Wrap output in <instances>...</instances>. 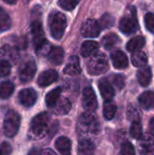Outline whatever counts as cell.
<instances>
[{
    "label": "cell",
    "mask_w": 154,
    "mask_h": 155,
    "mask_svg": "<svg viewBox=\"0 0 154 155\" xmlns=\"http://www.w3.org/2000/svg\"><path fill=\"white\" fill-rule=\"evenodd\" d=\"M135 151L133 146V144L129 142H125L122 144L121 148V154H134Z\"/></svg>",
    "instance_id": "37"
},
{
    "label": "cell",
    "mask_w": 154,
    "mask_h": 155,
    "mask_svg": "<svg viewBox=\"0 0 154 155\" xmlns=\"http://www.w3.org/2000/svg\"><path fill=\"white\" fill-rule=\"evenodd\" d=\"M50 63L55 65H59L63 63L64 57V52L60 46H54L51 48L49 54H47Z\"/></svg>",
    "instance_id": "18"
},
{
    "label": "cell",
    "mask_w": 154,
    "mask_h": 155,
    "mask_svg": "<svg viewBox=\"0 0 154 155\" xmlns=\"http://www.w3.org/2000/svg\"><path fill=\"white\" fill-rule=\"evenodd\" d=\"M130 134L133 138L137 139V140H139L143 137V127L139 121L133 122L131 130H130Z\"/></svg>",
    "instance_id": "32"
},
{
    "label": "cell",
    "mask_w": 154,
    "mask_h": 155,
    "mask_svg": "<svg viewBox=\"0 0 154 155\" xmlns=\"http://www.w3.org/2000/svg\"><path fill=\"white\" fill-rule=\"evenodd\" d=\"M109 69V63L106 55L96 53L89 57L87 62V71L91 75H99L106 73Z\"/></svg>",
    "instance_id": "2"
},
{
    "label": "cell",
    "mask_w": 154,
    "mask_h": 155,
    "mask_svg": "<svg viewBox=\"0 0 154 155\" xmlns=\"http://www.w3.org/2000/svg\"><path fill=\"white\" fill-rule=\"evenodd\" d=\"M111 58H112L113 64L116 69H125V68H127V66L129 64L128 58H127L126 54L121 50L114 51L112 54Z\"/></svg>",
    "instance_id": "14"
},
{
    "label": "cell",
    "mask_w": 154,
    "mask_h": 155,
    "mask_svg": "<svg viewBox=\"0 0 154 155\" xmlns=\"http://www.w3.org/2000/svg\"><path fill=\"white\" fill-rule=\"evenodd\" d=\"M50 114L46 112L41 113L34 116L30 124L29 136L33 139L43 138L48 131Z\"/></svg>",
    "instance_id": "1"
},
{
    "label": "cell",
    "mask_w": 154,
    "mask_h": 155,
    "mask_svg": "<svg viewBox=\"0 0 154 155\" xmlns=\"http://www.w3.org/2000/svg\"><path fill=\"white\" fill-rule=\"evenodd\" d=\"M101 29L99 22L93 19H87L81 27V33L84 37L94 38L99 35Z\"/></svg>",
    "instance_id": "9"
},
{
    "label": "cell",
    "mask_w": 154,
    "mask_h": 155,
    "mask_svg": "<svg viewBox=\"0 0 154 155\" xmlns=\"http://www.w3.org/2000/svg\"><path fill=\"white\" fill-rule=\"evenodd\" d=\"M21 123L20 115L14 110H9L4 119L3 130L6 137L12 138L16 135L19 131Z\"/></svg>",
    "instance_id": "4"
},
{
    "label": "cell",
    "mask_w": 154,
    "mask_h": 155,
    "mask_svg": "<svg viewBox=\"0 0 154 155\" xmlns=\"http://www.w3.org/2000/svg\"><path fill=\"white\" fill-rule=\"evenodd\" d=\"M139 103L143 109L151 110L154 108V93L147 91L142 94L139 97Z\"/></svg>",
    "instance_id": "21"
},
{
    "label": "cell",
    "mask_w": 154,
    "mask_h": 155,
    "mask_svg": "<svg viewBox=\"0 0 154 155\" xmlns=\"http://www.w3.org/2000/svg\"><path fill=\"white\" fill-rule=\"evenodd\" d=\"M142 150L144 153H154V137L146 136L142 140Z\"/></svg>",
    "instance_id": "31"
},
{
    "label": "cell",
    "mask_w": 154,
    "mask_h": 155,
    "mask_svg": "<svg viewBox=\"0 0 154 155\" xmlns=\"http://www.w3.org/2000/svg\"><path fill=\"white\" fill-rule=\"evenodd\" d=\"M11 72V63L6 60L0 59V77L7 76Z\"/></svg>",
    "instance_id": "35"
},
{
    "label": "cell",
    "mask_w": 154,
    "mask_h": 155,
    "mask_svg": "<svg viewBox=\"0 0 154 155\" xmlns=\"http://www.w3.org/2000/svg\"><path fill=\"white\" fill-rule=\"evenodd\" d=\"M99 51V44L93 40H88L83 43L81 47V54L84 57H90Z\"/></svg>",
    "instance_id": "17"
},
{
    "label": "cell",
    "mask_w": 154,
    "mask_h": 155,
    "mask_svg": "<svg viewBox=\"0 0 154 155\" xmlns=\"http://www.w3.org/2000/svg\"><path fill=\"white\" fill-rule=\"evenodd\" d=\"M119 42H120L119 37L114 34H108L105 36H103V38L102 39L103 46L107 50H112L113 47L117 45Z\"/></svg>",
    "instance_id": "28"
},
{
    "label": "cell",
    "mask_w": 154,
    "mask_h": 155,
    "mask_svg": "<svg viewBox=\"0 0 154 155\" xmlns=\"http://www.w3.org/2000/svg\"><path fill=\"white\" fill-rule=\"evenodd\" d=\"M116 113V106L111 101H105L103 105V116L106 120H112Z\"/></svg>",
    "instance_id": "30"
},
{
    "label": "cell",
    "mask_w": 154,
    "mask_h": 155,
    "mask_svg": "<svg viewBox=\"0 0 154 155\" xmlns=\"http://www.w3.org/2000/svg\"><path fill=\"white\" fill-rule=\"evenodd\" d=\"M55 148L61 154H70L72 149V143L69 138L62 136L55 141Z\"/></svg>",
    "instance_id": "20"
},
{
    "label": "cell",
    "mask_w": 154,
    "mask_h": 155,
    "mask_svg": "<svg viewBox=\"0 0 154 155\" xmlns=\"http://www.w3.org/2000/svg\"><path fill=\"white\" fill-rule=\"evenodd\" d=\"M137 78L142 86H148L152 78V73L149 66H143L137 72Z\"/></svg>",
    "instance_id": "19"
},
{
    "label": "cell",
    "mask_w": 154,
    "mask_h": 155,
    "mask_svg": "<svg viewBox=\"0 0 154 155\" xmlns=\"http://www.w3.org/2000/svg\"><path fill=\"white\" fill-rule=\"evenodd\" d=\"M4 2H5L6 4H9V5H14L16 3L17 0H3Z\"/></svg>",
    "instance_id": "42"
},
{
    "label": "cell",
    "mask_w": 154,
    "mask_h": 155,
    "mask_svg": "<svg viewBox=\"0 0 154 155\" xmlns=\"http://www.w3.org/2000/svg\"><path fill=\"white\" fill-rule=\"evenodd\" d=\"M113 23H114V20H113V16L108 14L102 15V17L99 20V25H100L101 28H103V29L112 27Z\"/></svg>",
    "instance_id": "34"
},
{
    "label": "cell",
    "mask_w": 154,
    "mask_h": 155,
    "mask_svg": "<svg viewBox=\"0 0 154 155\" xmlns=\"http://www.w3.org/2000/svg\"><path fill=\"white\" fill-rule=\"evenodd\" d=\"M11 153H12V146L6 142L2 143V144L0 145V155H7L10 154Z\"/></svg>",
    "instance_id": "39"
},
{
    "label": "cell",
    "mask_w": 154,
    "mask_h": 155,
    "mask_svg": "<svg viewBox=\"0 0 154 155\" xmlns=\"http://www.w3.org/2000/svg\"><path fill=\"white\" fill-rule=\"evenodd\" d=\"M61 88L57 87L54 90H52L51 92H49L46 96H45V104L49 108H54L55 107L56 104L58 103L59 99H60V95H61Z\"/></svg>",
    "instance_id": "22"
},
{
    "label": "cell",
    "mask_w": 154,
    "mask_h": 155,
    "mask_svg": "<svg viewBox=\"0 0 154 155\" xmlns=\"http://www.w3.org/2000/svg\"><path fill=\"white\" fill-rule=\"evenodd\" d=\"M67 25L66 17L63 13L54 12L49 17V29L51 35L56 39L60 40L65 31Z\"/></svg>",
    "instance_id": "3"
},
{
    "label": "cell",
    "mask_w": 154,
    "mask_h": 155,
    "mask_svg": "<svg viewBox=\"0 0 154 155\" xmlns=\"http://www.w3.org/2000/svg\"><path fill=\"white\" fill-rule=\"evenodd\" d=\"M145 45V39L143 36H135L132 38L127 43V50L129 52L134 53L136 51H140Z\"/></svg>",
    "instance_id": "23"
},
{
    "label": "cell",
    "mask_w": 154,
    "mask_h": 155,
    "mask_svg": "<svg viewBox=\"0 0 154 155\" xmlns=\"http://www.w3.org/2000/svg\"><path fill=\"white\" fill-rule=\"evenodd\" d=\"M114 84L119 88L122 89L124 86V78L122 74H117L114 77Z\"/></svg>",
    "instance_id": "40"
},
{
    "label": "cell",
    "mask_w": 154,
    "mask_h": 155,
    "mask_svg": "<svg viewBox=\"0 0 154 155\" xmlns=\"http://www.w3.org/2000/svg\"><path fill=\"white\" fill-rule=\"evenodd\" d=\"M127 115H128V118H129L131 121H133V122L140 121V115H139L137 110H136L133 106H132V105H130L129 108H128Z\"/></svg>",
    "instance_id": "38"
},
{
    "label": "cell",
    "mask_w": 154,
    "mask_h": 155,
    "mask_svg": "<svg viewBox=\"0 0 154 155\" xmlns=\"http://www.w3.org/2000/svg\"><path fill=\"white\" fill-rule=\"evenodd\" d=\"M15 85L11 81H5L0 84V98L8 99L14 93Z\"/></svg>",
    "instance_id": "25"
},
{
    "label": "cell",
    "mask_w": 154,
    "mask_h": 155,
    "mask_svg": "<svg viewBox=\"0 0 154 155\" xmlns=\"http://www.w3.org/2000/svg\"><path fill=\"white\" fill-rule=\"evenodd\" d=\"M119 28L125 35H132L137 31L138 21L136 17V12L133 7L122 17L119 23Z\"/></svg>",
    "instance_id": "6"
},
{
    "label": "cell",
    "mask_w": 154,
    "mask_h": 155,
    "mask_svg": "<svg viewBox=\"0 0 154 155\" xmlns=\"http://www.w3.org/2000/svg\"><path fill=\"white\" fill-rule=\"evenodd\" d=\"M12 21L7 12L0 6V33L5 32L11 28Z\"/></svg>",
    "instance_id": "26"
},
{
    "label": "cell",
    "mask_w": 154,
    "mask_h": 155,
    "mask_svg": "<svg viewBox=\"0 0 154 155\" xmlns=\"http://www.w3.org/2000/svg\"><path fill=\"white\" fill-rule=\"evenodd\" d=\"M0 59H4L15 64L19 59V54L15 47L5 45L0 48Z\"/></svg>",
    "instance_id": "12"
},
{
    "label": "cell",
    "mask_w": 154,
    "mask_h": 155,
    "mask_svg": "<svg viewBox=\"0 0 154 155\" xmlns=\"http://www.w3.org/2000/svg\"><path fill=\"white\" fill-rule=\"evenodd\" d=\"M31 32L33 35V40H34V45L35 47L39 46L43 43L46 41L44 37V33L43 29L42 23L39 20H34L31 24Z\"/></svg>",
    "instance_id": "11"
},
{
    "label": "cell",
    "mask_w": 154,
    "mask_h": 155,
    "mask_svg": "<svg viewBox=\"0 0 154 155\" xmlns=\"http://www.w3.org/2000/svg\"><path fill=\"white\" fill-rule=\"evenodd\" d=\"M37 99V94L33 88H25L18 94V100L25 107H32Z\"/></svg>",
    "instance_id": "10"
},
{
    "label": "cell",
    "mask_w": 154,
    "mask_h": 155,
    "mask_svg": "<svg viewBox=\"0 0 154 155\" xmlns=\"http://www.w3.org/2000/svg\"><path fill=\"white\" fill-rule=\"evenodd\" d=\"M64 73L68 75H77L81 73V67L79 64V59L77 56H71L68 60L67 64L64 69Z\"/></svg>",
    "instance_id": "16"
},
{
    "label": "cell",
    "mask_w": 154,
    "mask_h": 155,
    "mask_svg": "<svg viewBox=\"0 0 154 155\" xmlns=\"http://www.w3.org/2000/svg\"><path fill=\"white\" fill-rule=\"evenodd\" d=\"M99 90H100L101 95L103 96V98L105 101L113 100V98L114 96V90H113L112 84H110V82L107 79L103 78V79L100 80V82H99Z\"/></svg>",
    "instance_id": "15"
},
{
    "label": "cell",
    "mask_w": 154,
    "mask_h": 155,
    "mask_svg": "<svg viewBox=\"0 0 154 155\" xmlns=\"http://www.w3.org/2000/svg\"><path fill=\"white\" fill-rule=\"evenodd\" d=\"M145 26L147 28V30L152 33L154 34V15L152 13H148L146 15H145Z\"/></svg>",
    "instance_id": "36"
},
{
    "label": "cell",
    "mask_w": 154,
    "mask_h": 155,
    "mask_svg": "<svg viewBox=\"0 0 154 155\" xmlns=\"http://www.w3.org/2000/svg\"><path fill=\"white\" fill-rule=\"evenodd\" d=\"M35 72H36L35 62L33 59L25 61L22 64V65L19 68L18 71L19 79L23 83H28L34 78Z\"/></svg>",
    "instance_id": "7"
},
{
    "label": "cell",
    "mask_w": 154,
    "mask_h": 155,
    "mask_svg": "<svg viewBox=\"0 0 154 155\" xmlns=\"http://www.w3.org/2000/svg\"><path fill=\"white\" fill-rule=\"evenodd\" d=\"M78 130L84 134H96L99 132V124L96 118L87 112L83 114L78 120Z\"/></svg>",
    "instance_id": "5"
},
{
    "label": "cell",
    "mask_w": 154,
    "mask_h": 155,
    "mask_svg": "<svg viewBox=\"0 0 154 155\" xmlns=\"http://www.w3.org/2000/svg\"><path fill=\"white\" fill-rule=\"evenodd\" d=\"M132 63L136 67L145 66L148 63V57L145 53L140 51H136L132 54Z\"/></svg>",
    "instance_id": "24"
},
{
    "label": "cell",
    "mask_w": 154,
    "mask_h": 155,
    "mask_svg": "<svg viewBox=\"0 0 154 155\" xmlns=\"http://www.w3.org/2000/svg\"><path fill=\"white\" fill-rule=\"evenodd\" d=\"M79 2L80 0H59L58 5L61 8L67 10V11H71L76 7Z\"/></svg>",
    "instance_id": "33"
},
{
    "label": "cell",
    "mask_w": 154,
    "mask_h": 155,
    "mask_svg": "<svg viewBox=\"0 0 154 155\" xmlns=\"http://www.w3.org/2000/svg\"><path fill=\"white\" fill-rule=\"evenodd\" d=\"M71 110V103L68 99L63 98L59 100V102L55 105V113L57 114H67L69 111Z\"/></svg>",
    "instance_id": "29"
},
{
    "label": "cell",
    "mask_w": 154,
    "mask_h": 155,
    "mask_svg": "<svg viewBox=\"0 0 154 155\" xmlns=\"http://www.w3.org/2000/svg\"><path fill=\"white\" fill-rule=\"evenodd\" d=\"M83 107L86 112H94L97 109V98L91 87H87L83 92L82 97Z\"/></svg>",
    "instance_id": "8"
},
{
    "label": "cell",
    "mask_w": 154,
    "mask_h": 155,
    "mask_svg": "<svg viewBox=\"0 0 154 155\" xmlns=\"http://www.w3.org/2000/svg\"><path fill=\"white\" fill-rule=\"evenodd\" d=\"M95 150V146L93 142L88 139L82 140L78 144V153L81 154H92Z\"/></svg>",
    "instance_id": "27"
},
{
    "label": "cell",
    "mask_w": 154,
    "mask_h": 155,
    "mask_svg": "<svg viewBox=\"0 0 154 155\" xmlns=\"http://www.w3.org/2000/svg\"><path fill=\"white\" fill-rule=\"evenodd\" d=\"M40 153H43V154H55V153L52 150H49V149H46V150H44V151H41Z\"/></svg>",
    "instance_id": "41"
},
{
    "label": "cell",
    "mask_w": 154,
    "mask_h": 155,
    "mask_svg": "<svg viewBox=\"0 0 154 155\" xmlns=\"http://www.w3.org/2000/svg\"><path fill=\"white\" fill-rule=\"evenodd\" d=\"M57 79H58L57 72L53 69H49V70L43 72L39 75L37 83L41 87H46L52 84L53 83H54L55 81H57Z\"/></svg>",
    "instance_id": "13"
}]
</instances>
